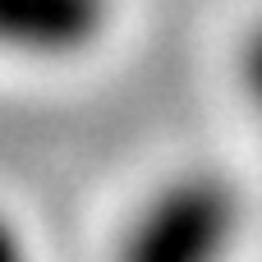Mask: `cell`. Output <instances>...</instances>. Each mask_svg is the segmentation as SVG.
Wrapping results in <instances>:
<instances>
[{
  "label": "cell",
  "mask_w": 262,
  "mask_h": 262,
  "mask_svg": "<svg viewBox=\"0 0 262 262\" xmlns=\"http://www.w3.org/2000/svg\"><path fill=\"white\" fill-rule=\"evenodd\" d=\"M244 235V198L221 170H175L124 216L115 262H230Z\"/></svg>",
  "instance_id": "6da1fadb"
},
{
  "label": "cell",
  "mask_w": 262,
  "mask_h": 262,
  "mask_svg": "<svg viewBox=\"0 0 262 262\" xmlns=\"http://www.w3.org/2000/svg\"><path fill=\"white\" fill-rule=\"evenodd\" d=\"M0 262H32V249L23 239V230L14 226V216L0 212Z\"/></svg>",
  "instance_id": "277c9868"
},
{
  "label": "cell",
  "mask_w": 262,
  "mask_h": 262,
  "mask_svg": "<svg viewBox=\"0 0 262 262\" xmlns=\"http://www.w3.org/2000/svg\"><path fill=\"white\" fill-rule=\"evenodd\" d=\"M239 92H244V106L253 111L258 134H262V23L239 46Z\"/></svg>",
  "instance_id": "3957f363"
},
{
  "label": "cell",
  "mask_w": 262,
  "mask_h": 262,
  "mask_svg": "<svg viewBox=\"0 0 262 262\" xmlns=\"http://www.w3.org/2000/svg\"><path fill=\"white\" fill-rule=\"evenodd\" d=\"M115 23V0H0V55L28 64L78 60Z\"/></svg>",
  "instance_id": "7a4b0ae2"
}]
</instances>
